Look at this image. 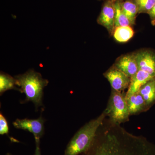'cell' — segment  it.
Segmentation results:
<instances>
[{
  "label": "cell",
  "instance_id": "cell-1",
  "mask_svg": "<svg viewBox=\"0 0 155 155\" xmlns=\"http://www.w3.org/2000/svg\"><path fill=\"white\" fill-rule=\"evenodd\" d=\"M111 124L97 132L84 155H155V146L147 139L128 133L119 124Z\"/></svg>",
  "mask_w": 155,
  "mask_h": 155
},
{
  "label": "cell",
  "instance_id": "cell-2",
  "mask_svg": "<svg viewBox=\"0 0 155 155\" xmlns=\"http://www.w3.org/2000/svg\"><path fill=\"white\" fill-rule=\"evenodd\" d=\"M107 116L105 111L91 120L77 131L67 144L64 155L84 154L90 149Z\"/></svg>",
  "mask_w": 155,
  "mask_h": 155
},
{
  "label": "cell",
  "instance_id": "cell-3",
  "mask_svg": "<svg viewBox=\"0 0 155 155\" xmlns=\"http://www.w3.org/2000/svg\"><path fill=\"white\" fill-rule=\"evenodd\" d=\"M17 80L20 92L25 94V102H32L36 108L43 106L42 103L44 89L48 84V81L43 78L39 72L32 69L24 74L14 77Z\"/></svg>",
  "mask_w": 155,
  "mask_h": 155
},
{
  "label": "cell",
  "instance_id": "cell-4",
  "mask_svg": "<svg viewBox=\"0 0 155 155\" xmlns=\"http://www.w3.org/2000/svg\"><path fill=\"white\" fill-rule=\"evenodd\" d=\"M111 122L119 124L128 120L130 114L127 107L126 94L113 90L105 110Z\"/></svg>",
  "mask_w": 155,
  "mask_h": 155
},
{
  "label": "cell",
  "instance_id": "cell-5",
  "mask_svg": "<svg viewBox=\"0 0 155 155\" xmlns=\"http://www.w3.org/2000/svg\"><path fill=\"white\" fill-rule=\"evenodd\" d=\"M45 122V119L41 116L37 119H17L13 124L17 129L27 130L32 133L35 140H40L44 134Z\"/></svg>",
  "mask_w": 155,
  "mask_h": 155
},
{
  "label": "cell",
  "instance_id": "cell-6",
  "mask_svg": "<svg viewBox=\"0 0 155 155\" xmlns=\"http://www.w3.org/2000/svg\"><path fill=\"white\" fill-rule=\"evenodd\" d=\"M114 90L122 92L128 88L130 78L113 65L104 74Z\"/></svg>",
  "mask_w": 155,
  "mask_h": 155
},
{
  "label": "cell",
  "instance_id": "cell-7",
  "mask_svg": "<svg viewBox=\"0 0 155 155\" xmlns=\"http://www.w3.org/2000/svg\"><path fill=\"white\" fill-rule=\"evenodd\" d=\"M115 1L106 0L97 19V23L104 27L110 35H113L115 28Z\"/></svg>",
  "mask_w": 155,
  "mask_h": 155
},
{
  "label": "cell",
  "instance_id": "cell-8",
  "mask_svg": "<svg viewBox=\"0 0 155 155\" xmlns=\"http://www.w3.org/2000/svg\"><path fill=\"white\" fill-rule=\"evenodd\" d=\"M139 70H142L155 77V52L143 49L134 52Z\"/></svg>",
  "mask_w": 155,
  "mask_h": 155
},
{
  "label": "cell",
  "instance_id": "cell-9",
  "mask_svg": "<svg viewBox=\"0 0 155 155\" xmlns=\"http://www.w3.org/2000/svg\"><path fill=\"white\" fill-rule=\"evenodd\" d=\"M114 66L130 78L134 76L139 70L134 53L120 56L117 58Z\"/></svg>",
  "mask_w": 155,
  "mask_h": 155
},
{
  "label": "cell",
  "instance_id": "cell-10",
  "mask_svg": "<svg viewBox=\"0 0 155 155\" xmlns=\"http://www.w3.org/2000/svg\"><path fill=\"white\" fill-rule=\"evenodd\" d=\"M155 78V77L150 75L149 73L142 70H139L136 74L130 78V85L127 88L126 97L138 92L142 86L150 81Z\"/></svg>",
  "mask_w": 155,
  "mask_h": 155
},
{
  "label": "cell",
  "instance_id": "cell-11",
  "mask_svg": "<svg viewBox=\"0 0 155 155\" xmlns=\"http://www.w3.org/2000/svg\"><path fill=\"white\" fill-rule=\"evenodd\" d=\"M126 97L130 115L138 114L147 108L144 99L139 92Z\"/></svg>",
  "mask_w": 155,
  "mask_h": 155
},
{
  "label": "cell",
  "instance_id": "cell-12",
  "mask_svg": "<svg viewBox=\"0 0 155 155\" xmlns=\"http://www.w3.org/2000/svg\"><path fill=\"white\" fill-rule=\"evenodd\" d=\"M138 92L141 95L147 107H149L155 101V78L142 86Z\"/></svg>",
  "mask_w": 155,
  "mask_h": 155
},
{
  "label": "cell",
  "instance_id": "cell-13",
  "mask_svg": "<svg viewBox=\"0 0 155 155\" xmlns=\"http://www.w3.org/2000/svg\"><path fill=\"white\" fill-rule=\"evenodd\" d=\"M121 6L122 11L129 19L131 25H134L138 10L134 0L121 1Z\"/></svg>",
  "mask_w": 155,
  "mask_h": 155
},
{
  "label": "cell",
  "instance_id": "cell-14",
  "mask_svg": "<svg viewBox=\"0 0 155 155\" xmlns=\"http://www.w3.org/2000/svg\"><path fill=\"white\" fill-rule=\"evenodd\" d=\"M134 31L130 25L121 26L114 28L113 35L116 41L126 42L133 37Z\"/></svg>",
  "mask_w": 155,
  "mask_h": 155
},
{
  "label": "cell",
  "instance_id": "cell-15",
  "mask_svg": "<svg viewBox=\"0 0 155 155\" xmlns=\"http://www.w3.org/2000/svg\"><path fill=\"white\" fill-rule=\"evenodd\" d=\"M17 80L11 75L1 72L0 74V93L1 95L10 90H15L20 91V88L17 87Z\"/></svg>",
  "mask_w": 155,
  "mask_h": 155
},
{
  "label": "cell",
  "instance_id": "cell-16",
  "mask_svg": "<svg viewBox=\"0 0 155 155\" xmlns=\"http://www.w3.org/2000/svg\"><path fill=\"white\" fill-rule=\"evenodd\" d=\"M114 8L115 10V28L121 26H131L129 19L122 11L121 1H115Z\"/></svg>",
  "mask_w": 155,
  "mask_h": 155
},
{
  "label": "cell",
  "instance_id": "cell-17",
  "mask_svg": "<svg viewBox=\"0 0 155 155\" xmlns=\"http://www.w3.org/2000/svg\"><path fill=\"white\" fill-rule=\"evenodd\" d=\"M138 8V14H147L155 4V0H134Z\"/></svg>",
  "mask_w": 155,
  "mask_h": 155
},
{
  "label": "cell",
  "instance_id": "cell-18",
  "mask_svg": "<svg viewBox=\"0 0 155 155\" xmlns=\"http://www.w3.org/2000/svg\"><path fill=\"white\" fill-rule=\"evenodd\" d=\"M9 132V127L8 122L5 117L2 114H0V134L8 135Z\"/></svg>",
  "mask_w": 155,
  "mask_h": 155
},
{
  "label": "cell",
  "instance_id": "cell-19",
  "mask_svg": "<svg viewBox=\"0 0 155 155\" xmlns=\"http://www.w3.org/2000/svg\"><path fill=\"white\" fill-rule=\"evenodd\" d=\"M150 16L152 25H155V4L150 11L148 14Z\"/></svg>",
  "mask_w": 155,
  "mask_h": 155
},
{
  "label": "cell",
  "instance_id": "cell-20",
  "mask_svg": "<svg viewBox=\"0 0 155 155\" xmlns=\"http://www.w3.org/2000/svg\"><path fill=\"white\" fill-rule=\"evenodd\" d=\"M35 141L36 147H35V152L34 155H41L40 149V140H35Z\"/></svg>",
  "mask_w": 155,
  "mask_h": 155
},
{
  "label": "cell",
  "instance_id": "cell-21",
  "mask_svg": "<svg viewBox=\"0 0 155 155\" xmlns=\"http://www.w3.org/2000/svg\"><path fill=\"white\" fill-rule=\"evenodd\" d=\"M5 155H13L12 154H11V153H8L6 154Z\"/></svg>",
  "mask_w": 155,
  "mask_h": 155
},
{
  "label": "cell",
  "instance_id": "cell-22",
  "mask_svg": "<svg viewBox=\"0 0 155 155\" xmlns=\"http://www.w3.org/2000/svg\"><path fill=\"white\" fill-rule=\"evenodd\" d=\"M118 1H124V0H118Z\"/></svg>",
  "mask_w": 155,
  "mask_h": 155
}]
</instances>
